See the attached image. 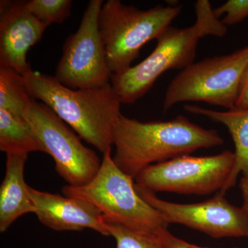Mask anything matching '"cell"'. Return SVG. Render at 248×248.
Listing matches in <instances>:
<instances>
[{"label": "cell", "instance_id": "1", "mask_svg": "<svg viewBox=\"0 0 248 248\" xmlns=\"http://www.w3.org/2000/svg\"><path fill=\"white\" fill-rule=\"evenodd\" d=\"M224 143L217 130L202 128L185 116L142 122L121 115L113 133L116 166L135 180L148 166Z\"/></svg>", "mask_w": 248, "mask_h": 248}, {"label": "cell", "instance_id": "2", "mask_svg": "<svg viewBox=\"0 0 248 248\" xmlns=\"http://www.w3.org/2000/svg\"><path fill=\"white\" fill-rule=\"evenodd\" d=\"M24 77L31 97L50 108L80 138L103 154L112 149L122 102L111 83L71 89L55 76L32 71Z\"/></svg>", "mask_w": 248, "mask_h": 248}, {"label": "cell", "instance_id": "3", "mask_svg": "<svg viewBox=\"0 0 248 248\" xmlns=\"http://www.w3.org/2000/svg\"><path fill=\"white\" fill-rule=\"evenodd\" d=\"M182 9L181 5H157L143 11L120 0L104 3L99 27L112 74L123 73L131 67L142 47L170 27Z\"/></svg>", "mask_w": 248, "mask_h": 248}, {"label": "cell", "instance_id": "4", "mask_svg": "<svg viewBox=\"0 0 248 248\" xmlns=\"http://www.w3.org/2000/svg\"><path fill=\"white\" fill-rule=\"evenodd\" d=\"M111 152L103 154L100 169L91 182L63 186V195L88 201L107 219L131 229L151 233L169 230L164 217L139 195L134 179L116 166Z\"/></svg>", "mask_w": 248, "mask_h": 248}, {"label": "cell", "instance_id": "5", "mask_svg": "<svg viewBox=\"0 0 248 248\" xmlns=\"http://www.w3.org/2000/svg\"><path fill=\"white\" fill-rule=\"evenodd\" d=\"M248 66V46L229 55L192 63L168 86L163 104L164 112L179 103L189 102L235 108Z\"/></svg>", "mask_w": 248, "mask_h": 248}, {"label": "cell", "instance_id": "6", "mask_svg": "<svg viewBox=\"0 0 248 248\" xmlns=\"http://www.w3.org/2000/svg\"><path fill=\"white\" fill-rule=\"evenodd\" d=\"M234 162V152L230 151L212 156L181 155L148 166L134 181L139 187L155 193L210 195L222 190Z\"/></svg>", "mask_w": 248, "mask_h": 248}, {"label": "cell", "instance_id": "7", "mask_svg": "<svg viewBox=\"0 0 248 248\" xmlns=\"http://www.w3.org/2000/svg\"><path fill=\"white\" fill-rule=\"evenodd\" d=\"M23 117L31 124L47 154L53 158L57 172L68 186H85L95 177L102 164L99 156L85 146L79 135L50 108L34 100Z\"/></svg>", "mask_w": 248, "mask_h": 248}, {"label": "cell", "instance_id": "8", "mask_svg": "<svg viewBox=\"0 0 248 248\" xmlns=\"http://www.w3.org/2000/svg\"><path fill=\"white\" fill-rule=\"evenodd\" d=\"M200 39L195 24L185 29L168 28L157 37L156 46L145 60L123 73L112 75L111 85L122 104L136 102L165 72L182 71L194 63Z\"/></svg>", "mask_w": 248, "mask_h": 248}, {"label": "cell", "instance_id": "9", "mask_svg": "<svg viewBox=\"0 0 248 248\" xmlns=\"http://www.w3.org/2000/svg\"><path fill=\"white\" fill-rule=\"evenodd\" d=\"M102 0L89 1L79 27L67 37L55 78L71 89H93L110 84L112 73L101 37Z\"/></svg>", "mask_w": 248, "mask_h": 248}, {"label": "cell", "instance_id": "10", "mask_svg": "<svg viewBox=\"0 0 248 248\" xmlns=\"http://www.w3.org/2000/svg\"><path fill=\"white\" fill-rule=\"evenodd\" d=\"M135 189L146 203L164 217L169 225H184L217 239L248 237V218L244 209L230 203L219 192L205 202L185 204L161 200L155 192L136 184Z\"/></svg>", "mask_w": 248, "mask_h": 248}, {"label": "cell", "instance_id": "11", "mask_svg": "<svg viewBox=\"0 0 248 248\" xmlns=\"http://www.w3.org/2000/svg\"><path fill=\"white\" fill-rule=\"evenodd\" d=\"M47 27L27 9L25 1H1L0 64L23 76L32 72L28 51L42 39Z\"/></svg>", "mask_w": 248, "mask_h": 248}, {"label": "cell", "instance_id": "12", "mask_svg": "<svg viewBox=\"0 0 248 248\" xmlns=\"http://www.w3.org/2000/svg\"><path fill=\"white\" fill-rule=\"evenodd\" d=\"M41 223L55 231L91 229L110 236L102 212L88 201L43 192L29 186Z\"/></svg>", "mask_w": 248, "mask_h": 248}, {"label": "cell", "instance_id": "13", "mask_svg": "<svg viewBox=\"0 0 248 248\" xmlns=\"http://www.w3.org/2000/svg\"><path fill=\"white\" fill-rule=\"evenodd\" d=\"M28 155H6V173L0 187V232L22 215L35 213V206L24 180Z\"/></svg>", "mask_w": 248, "mask_h": 248}, {"label": "cell", "instance_id": "14", "mask_svg": "<svg viewBox=\"0 0 248 248\" xmlns=\"http://www.w3.org/2000/svg\"><path fill=\"white\" fill-rule=\"evenodd\" d=\"M184 108L190 113L204 116L223 124L231 134L235 148L234 168L226 184L218 192L226 195L228 190L234 187L239 174L248 180V108L218 111L190 104L184 106Z\"/></svg>", "mask_w": 248, "mask_h": 248}, {"label": "cell", "instance_id": "15", "mask_svg": "<svg viewBox=\"0 0 248 248\" xmlns=\"http://www.w3.org/2000/svg\"><path fill=\"white\" fill-rule=\"evenodd\" d=\"M0 150L6 155L46 153L28 121L3 109H0Z\"/></svg>", "mask_w": 248, "mask_h": 248}, {"label": "cell", "instance_id": "16", "mask_svg": "<svg viewBox=\"0 0 248 248\" xmlns=\"http://www.w3.org/2000/svg\"><path fill=\"white\" fill-rule=\"evenodd\" d=\"M24 77L11 67L0 64V109L23 116L33 102Z\"/></svg>", "mask_w": 248, "mask_h": 248}, {"label": "cell", "instance_id": "17", "mask_svg": "<svg viewBox=\"0 0 248 248\" xmlns=\"http://www.w3.org/2000/svg\"><path fill=\"white\" fill-rule=\"evenodd\" d=\"M110 236L115 238L117 248H166L159 233L131 229L104 217Z\"/></svg>", "mask_w": 248, "mask_h": 248}, {"label": "cell", "instance_id": "18", "mask_svg": "<svg viewBox=\"0 0 248 248\" xmlns=\"http://www.w3.org/2000/svg\"><path fill=\"white\" fill-rule=\"evenodd\" d=\"M25 4L31 14L48 27L62 24L71 14V0H29Z\"/></svg>", "mask_w": 248, "mask_h": 248}, {"label": "cell", "instance_id": "19", "mask_svg": "<svg viewBox=\"0 0 248 248\" xmlns=\"http://www.w3.org/2000/svg\"><path fill=\"white\" fill-rule=\"evenodd\" d=\"M196 22L201 38L206 36L223 37L228 28L217 17L208 0H198L195 3Z\"/></svg>", "mask_w": 248, "mask_h": 248}, {"label": "cell", "instance_id": "20", "mask_svg": "<svg viewBox=\"0 0 248 248\" xmlns=\"http://www.w3.org/2000/svg\"><path fill=\"white\" fill-rule=\"evenodd\" d=\"M214 12L218 18L225 15L221 21L226 27L234 25L248 17V0H228Z\"/></svg>", "mask_w": 248, "mask_h": 248}, {"label": "cell", "instance_id": "21", "mask_svg": "<svg viewBox=\"0 0 248 248\" xmlns=\"http://www.w3.org/2000/svg\"><path fill=\"white\" fill-rule=\"evenodd\" d=\"M159 236L162 240L166 248H210L201 247V246L190 244L187 241L179 239V238L176 237L175 236L171 234L169 230H164V231L160 232Z\"/></svg>", "mask_w": 248, "mask_h": 248}, {"label": "cell", "instance_id": "22", "mask_svg": "<svg viewBox=\"0 0 248 248\" xmlns=\"http://www.w3.org/2000/svg\"><path fill=\"white\" fill-rule=\"evenodd\" d=\"M235 108H248V66L246 73H245L242 84H241V91H240L239 99H238Z\"/></svg>", "mask_w": 248, "mask_h": 248}, {"label": "cell", "instance_id": "23", "mask_svg": "<svg viewBox=\"0 0 248 248\" xmlns=\"http://www.w3.org/2000/svg\"><path fill=\"white\" fill-rule=\"evenodd\" d=\"M239 187L242 195L243 201H244L242 208L244 209L248 218V180L244 177L241 178L239 183ZM247 238L248 239V235Z\"/></svg>", "mask_w": 248, "mask_h": 248}]
</instances>
